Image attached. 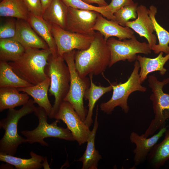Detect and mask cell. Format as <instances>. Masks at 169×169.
<instances>
[{
    "label": "cell",
    "instance_id": "ba28073f",
    "mask_svg": "<svg viewBox=\"0 0 169 169\" xmlns=\"http://www.w3.org/2000/svg\"><path fill=\"white\" fill-rule=\"evenodd\" d=\"M75 50L66 53L63 57L69 68L70 81L69 91L64 101L69 102L82 120L84 121L87 112L84 106L83 100L90 85V79L81 77L76 70L74 56Z\"/></svg>",
    "mask_w": 169,
    "mask_h": 169
},
{
    "label": "cell",
    "instance_id": "e575fe53",
    "mask_svg": "<svg viewBox=\"0 0 169 169\" xmlns=\"http://www.w3.org/2000/svg\"><path fill=\"white\" fill-rule=\"evenodd\" d=\"M84 2L90 4L95 3L97 4L99 6L102 7L107 6L108 4L105 0H81Z\"/></svg>",
    "mask_w": 169,
    "mask_h": 169
},
{
    "label": "cell",
    "instance_id": "9a60e30c",
    "mask_svg": "<svg viewBox=\"0 0 169 169\" xmlns=\"http://www.w3.org/2000/svg\"><path fill=\"white\" fill-rule=\"evenodd\" d=\"M93 30L100 33L106 40L113 37L122 40L130 39L135 36L134 31L130 28L122 26L115 21L106 19L100 13L98 14Z\"/></svg>",
    "mask_w": 169,
    "mask_h": 169
},
{
    "label": "cell",
    "instance_id": "8d00e7d4",
    "mask_svg": "<svg viewBox=\"0 0 169 169\" xmlns=\"http://www.w3.org/2000/svg\"><path fill=\"white\" fill-rule=\"evenodd\" d=\"M0 0V1H2V0Z\"/></svg>",
    "mask_w": 169,
    "mask_h": 169
},
{
    "label": "cell",
    "instance_id": "7c38bea8",
    "mask_svg": "<svg viewBox=\"0 0 169 169\" xmlns=\"http://www.w3.org/2000/svg\"><path fill=\"white\" fill-rule=\"evenodd\" d=\"M99 13L69 7L66 30L74 33L93 36V30Z\"/></svg>",
    "mask_w": 169,
    "mask_h": 169
},
{
    "label": "cell",
    "instance_id": "e0dca14e",
    "mask_svg": "<svg viewBox=\"0 0 169 169\" xmlns=\"http://www.w3.org/2000/svg\"><path fill=\"white\" fill-rule=\"evenodd\" d=\"M50 84L49 77L42 81L32 86L23 88H18L20 91L27 94L33 99L35 103L44 108L50 119L53 118V106L48 99V92Z\"/></svg>",
    "mask_w": 169,
    "mask_h": 169
},
{
    "label": "cell",
    "instance_id": "4fadbf2b",
    "mask_svg": "<svg viewBox=\"0 0 169 169\" xmlns=\"http://www.w3.org/2000/svg\"><path fill=\"white\" fill-rule=\"evenodd\" d=\"M137 18L135 20L129 21L125 25L135 31L141 37L146 38L152 50L156 44L157 38L153 33L154 25L146 6L141 5L137 8Z\"/></svg>",
    "mask_w": 169,
    "mask_h": 169
},
{
    "label": "cell",
    "instance_id": "7402d4cb",
    "mask_svg": "<svg viewBox=\"0 0 169 169\" xmlns=\"http://www.w3.org/2000/svg\"><path fill=\"white\" fill-rule=\"evenodd\" d=\"M18 88L13 87H0V111L13 109L23 105L29 100L26 93H20Z\"/></svg>",
    "mask_w": 169,
    "mask_h": 169
},
{
    "label": "cell",
    "instance_id": "8fae6325",
    "mask_svg": "<svg viewBox=\"0 0 169 169\" xmlns=\"http://www.w3.org/2000/svg\"><path fill=\"white\" fill-rule=\"evenodd\" d=\"M54 118L62 120L66 124L79 145L87 142L91 131L69 102L65 101L63 102Z\"/></svg>",
    "mask_w": 169,
    "mask_h": 169
},
{
    "label": "cell",
    "instance_id": "f1b7e54d",
    "mask_svg": "<svg viewBox=\"0 0 169 169\" xmlns=\"http://www.w3.org/2000/svg\"><path fill=\"white\" fill-rule=\"evenodd\" d=\"M25 48L14 38L0 39V61L13 62L20 58Z\"/></svg>",
    "mask_w": 169,
    "mask_h": 169
},
{
    "label": "cell",
    "instance_id": "836d02e7",
    "mask_svg": "<svg viewBox=\"0 0 169 169\" xmlns=\"http://www.w3.org/2000/svg\"><path fill=\"white\" fill-rule=\"evenodd\" d=\"M134 3L133 0H111L107 6L111 13L113 14L121 8Z\"/></svg>",
    "mask_w": 169,
    "mask_h": 169
},
{
    "label": "cell",
    "instance_id": "cb8c5ba5",
    "mask_svg": "<svg viewBox=\"0 0 169 169\" xmlns=\"http://www.w3.org/2000/svg\"><path fill=\"white\" fill-rule=\"evenodd\" d=\"M93 75L92 74L89 75L90 80V85L84 97L85 100L88 101V110L84 122L89 127L93 122L92 119L93 110L96 103L105 93L112 90L111 84L106 87L95 85L93 81Z\"/></svg>",
    "mask_w": 169,
    "mask_h": 169
},
{
    "label": "cell",
    "instance_id": "4316f807",
    "mask_svg": "<svg viewBox=\"0 0 169 169\" xmlns=\"http://www.w3.org/2000/svg\"><path fill=\"white\" fill-rule=\"evenodd\" d=\"M29 13L23 0H2L0 3V16L28 21Z\"/></svg>",
    "mask_w": 169,
    "mask_h": 169
},
{
    "label": "cell",
    "instance_id": "1f68e13d",
    "mask_svg": "<svg viewBox=\"0 0 169 169\" xmlns=\"http://www.w3.org/2000/svg\"><path fill=\"white\" fill-rule=\"evenodd\" d=\"M16 33V20H7L0 26V39L14 38Z\"/></svg>",
    "mask_w": 169,
    "mask_h": 169
},
{
    "label": "cell",
    "instance_id": "6da1fadb",
    "mask_svg": "<svg viewBox=\"0 0 169 169\" xmlns=\"http://www.w3.org/2000/svg\"><path fill=\"white\" fill-rule=\"evenodd\" d=\"M94 37L88 48L75 52V68L82 78L101 74L109 65L110 52L107 40L98 31L95 32Z\"/></svg>",
    "mask_w": 169,
    "mask_h": 169
},
{
    "label": "cell",
    "instance_id": "4dcf8cb0",
    "mask_svg": "<svg viewBox=\"0 0 169 169\" xmlns=\"http://www.w3.org/2000/svg\"><path fill=\"white\" fill-rule=\"evenodd\" d=\"M138 3L124 6L116 11L114 14L115 22L121 26L125 27L130 20L136 19L137 17V8Z\"/></svg>",
    "mask_w": 169,
    "mask_h": 169
},
{
    "label": "cell",
    "instance_id": "5b68a950",
    "mask_svg": "<svg viewBox=\"0 0 169 169\" xmlns=\"http://www.w3.org/2000/svg\"><path fill=\"white\" fill-rule=\"evenodd\" d=\"M148 78V85L152 93L150 99L152 102L154 116L142 134L146 137L153 135L157 130L165 126L166 121L169 119V94L163 91L164 86L169 83V77L161 81L153 75H149Z\"/></svg>",
    "mask_w": 169,
    "mask_h": 169
},
{
    "label": "cell",
    "instance_id": "8992f818",
    "mask_svg": "<svg viewBox=\"0 0 169 169\" xmlns=\"http://www.w3.org/2000/svg\"><path fill=\"white\" fill-rule=\"evenodd\" d=\"M140 65L139 62L136 60L134 68L127 80L123 83L111 84L113 94L110 100L101 103L100 110L108 114H110L117 106H120L125 113L129 112L130 108L128 104L129 96L136 91L145 92L147 88L143 86L140 80L139 75Z\"/></svg>",
    "mask_w": 169,
    "mask_h": 169
},
{
    "label": "cell",
    "instance_id": "d6986e66",
    "mask_svg": "<svg viewBox=\"0 0 169 169\" xmlns=\"http://www.w3.org/2000/svg\"><path fill=\"white\" fill-rule=\"evenodd\" d=\"M98 125L97 108L93 127L87 141L86 150L83 156L77 160L82 162V169H97L98 162L102 158L95 146V139Z\"/></svg>",
    "mask_w": 169,
    "mask_h": 169
},
{
    "label": "cell",
    "instance_id": "ffe728a7",
    "mask_svg": "<svg viewBox=\"0 0 169 169\" xmlns=\"http://www.w3.org/2000/svg\"><path fill=\"white\" fill-rule=\"evenodd\" d=\"M68 8L62 0H52L42 17L51 24L66 30Z\"/></svg>",
    "mask_w": 169,
    "mask_h": 169
},
{
    "label": "cell",
    "instance_id": "d4e9b609",
    "mask_svg": "<svg viewBox=\"0 0 169 169\" xmlns=\"http://www.w3.org/2000/svg\"><path fill=\"white\" fill-rule=\"evenodd\" d=\"M31 158H22L7 154L0 153V161L14 166L17 169H40L43 167L45 157L31 151Z\"/></svg>",
    "mask_w": 169,
    "mask_h": 169
},
{
    "label": "cell",
    "instance_id": "9c48e42d",
    "mask_svg": "<svg viewBox=\"0 0 169 169\" xmlns=\"http://www.w3.org/2000/svg\"><path fill=\"white\" fill-rule=\"evenodd\" d=\"M107 42L111 55L109 67L120 61L127 60L130 62L135 61L138 54L148 55L151 52L149 44L138 41L135 36L130 39L122 40L112 37Z\"/></svg>",
    "mask_w": 169,
    "mask_h": 169
},
{
    "label": "cell",
    "instance_id": "5bb4252c",
    "mask_svg": "<svg viewBox=\"0 0 169 169\" xmlns=\"http://www.w3.org/2000/svg\"><path fill=\"white\" fill-rule=\"evenodd\" d=\"M166 130V127L165 126L149 138L144 137L143 134L139 135L134 131L131 133L130 141L136 146L133 150V161L135 166H138L145 161L152 148L164 135Z\"/></svg>",
    "mask_w": 169,
    "mask_h": 169
},
{
    "label": "cell",
    "instance_id": "83f0119b",
    "mask_svg": "<svg viewBox=\"0 0 169 169\" xmlns=\"http://www.w3.org/2000/svg\"><path fill=\"white\" fill-rule=\"evenodd\" d=\"M156 8L151 5L148 9L149 15L153 23L154 31L157 35L158 44H156L152 48L155 54L163 52L166 54H169V32L166 30L158 23L156 18L157 13Z\"/></svg>",
    "mask_w": 169,
    "mask_h": 169
},
{
    "label": "cell",
    "instance_id": "277c9868",
    "mask_svg": "<svg viewBox=\"0 0 169 169\" xmlns=\"http://www.w3.org/2000/svg\"><path fill=\"white\" fill-rule=\"evenodd\" d=\"M45 72L50 79L49 91L55 98L53 118L58 112L69 90L70 75L69 68L63 57H55L52 54L48 59Z\"/></svg>",
    "mask_w": 169,
    "mask_h": 169
},
{
    "label": "cell",
    "instance_id": "2e32d148",
    "mask_svg": "<svg viewBox=\"0 0 169 169\" xmlns=\"http://www.w3.org/2000/svg\"><path fill=\"white\" fill-rule=\"evenodd\" d=\"M13 38L19 42L25 49L49 48L47 43L37 33L27 20L16 19V33Z\"/></svg>",
    "mask_w": 169,
    "mask_h": 169
},
{
    "label": "cell",
    "instance_id": "7a4b0ae2",
    "mask_svg": "<svg viewBox=\"0 0 169 169\" xmlns=\"http://www.w3.org/2000/svg\"><path fill=\"white\" fill-rule=\"evenodd\" d=\"M52 54L49 48L45 49L29 48L18 59L9 62L13 71L21 78L36 85L48 77L45 68Z\"/></svg>",
    "mask_w": 169,
    "mask_h": 169
},
{
    "label": "cell",
    "instance_id": "d6a6232c",
    "mask_svg": "<svg viewBox=\"0 0 169 169\" xmlns=\"http://www.w3.org/2000/svg\"><path fill=\"white\" fill-rule=\"evenodd\" d=\"M29 13L42 17L44 10L41 0H23Z\"/></svg>",
    "mask_w": 169,
    "mask_h": 169
},
{
    "label": "cell",
    "instance_id": "d590c367",
    "mask_svg": "<svg viewBox=\"0 0 169 169\" xmlns=\"http://www.w3.org/2000/svg\"><path fill=\"white\" fill-rule=\"evenodd\" d=\"M52 0H41L44 12L50 4Z\"/></svg>",
    "mask_w": 169,
    "mask_h": 169
},
{
    "label": "cell",
    "instance_id": "44dd1931",
    "mask_svg": "<svg viewBox=\"0 0 169 169\" xmlns=\"http://www.w3.org/2000/svg\"><path fill=\"white\" fill-rule=\"evenodd\" d=\"M28 21L37 33L47 43L52 55L56 57L58 56L57 47L51 32L52 24L42 17L29 14Z\"/></svg>",
    "mask_w": 169,
    "mask_h": 169
},
{
    "label": "cell",
    "instance_id": "484cf974",
    "mask_svg": "<svg viewBox=\"0 0 169 169\" xmlns=\"http://www.w3.org/2000/svg\"><path fill=\"white\" fill-rule=\"evenodd\" d=\"M34 85L23 80L13 70L8 63L0 61V87H28Z\"/></svg>",
    "mask_w": 169,
    "mask_h": 169
},
{
    "label": "cell",
    "instance_id": "f546056e",
    "mask_svg": "<svg viewBox=\"0 0 169 169\" xmlns=\"http://www.w3.org/2000/svg\"><path fill=\"white\" fill-rule=\"evenodd\" d=\"M68 7L73 8L96 12L107 19L115 21L114 14L109 10L107 5L97 7L86 3L81 0H62Z\"/></svg>",
    "mask_w": 169,
    "mask_h": 169
},
{
    "label": "cell",
    "instance_id": "52a82bcc",
    "mask_svg": "<svg viewBox=\"0 0 169 169\" xmlns=\"http://www.w3.org/2000/svg\"><path fill=\"white\" fill-rule=\"evenodd\" d=\"M33 113L38 119V126L33 130L21 131L22 135L26 138L27 142L30 144L38 143L41 146H48L49 144L44 141V139L47 138L75 141L71 132L68 128L58 126V120H56L50 124L48 123V116L44 108L36 107Z\"/></svg>",
    "mask_w": 169,
    "mask_h": 169
},
{
    "label": "cell",
    "instance_id": "30bf717a",
    "mask_svg": "<svg viewBox=\"0 0 169 169\" xmlns=\"http://www.w3.org/2000/svg\"><path fill=\"white\" fill-rule=\"evenodd\" d=\"M51 32L56 44L58 55L62 57L65 53L73 50H82L87 49L94 37V35L70 32L55 25H52Z\"/></svg>",
    "mask_w": 169,
    "mask_h": 169
},
{
    "label": "cell",
    "instance_id": "603a6c76",
    "mask_svg": "<svg viewBox=\"0 0 169 169\" xmlns=\"http://www.w3.org/2000/svg\"><path fill=\"white\" fill-rule=\"evenodd\" d=\"M164 134L163 140L154 146L147 158L148 163L154 169H159L169 159V129Z\"/></svg>",
    "mask_w": 169,
    "mask_h": 169
},
{
    "label": "cell",
    "instance_id": "3957f363",
    "mask_svg": "<svg viewBox=\"0 0 169 169\" xmlns=\"http://www.w3.org/2000/svg\"><path fill=\"white\" fill-rule=\"evenodd\" d=\"M33 100L30 99L20 109H8L6 117L0 121V127L5 130L0 141V153L14 156L21 144L27 142L26 138L18 133L17 126L23 117L33 112L35 106Z\"/></svg>",
    "mask_w": 169,
    "mask_h": 169
},
{
    "label": "cell",
    "instance_id": "ac0fdd59",
    "mask_svg": "<svg viewBox=\"0 0 169 169\" xmlns=\"http://www.w3.org/2000/svg\"><path fill=\"white\" fill-rule=\"evenodd\" d=\"M169 60V54L163 56V52H160L158 55L153 58L137 55L136 60L139 62L140 68L139 75L141 84L147 78L150 73L159 71V74L163 75L167 69L164 67L166 63Z\"/></svg>",
    "mask_w": 169,
    "mask_h": 169
}]
</instances>
